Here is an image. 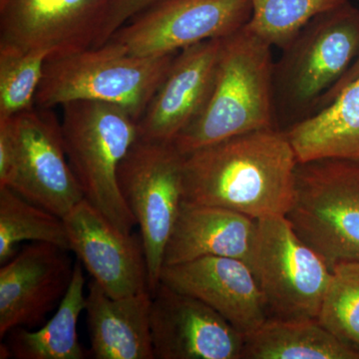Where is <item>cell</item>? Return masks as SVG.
<instances>
[{
	"label": "cell",
	"instance_id": "cell-8",
	"mask_svg": "<svg viewBox=\"0 0 359 359\" xmlns=\"http://www.w3.org/2000/svg\"><path fill=\"white\" fill-rule=\"evenodd\" d=\"M252 269L263 292L269 318H318L332 269L299 237L287 217L257 219Z\"/></svg>",
	"mask_w": 359,
	"mask_h": 359
},
{
	"label": "cell",
	"instance_id": "cell-11",
	"mask_svg": "<svg viewBox=\"0 0 359 359\" xmlns=\"http://www.w3.org/2000/svg\"><path fill=\"white\" fill-rule=\"evenodd\" d=\"M110 0H0V44L62 56L95 43Z\"/></svg>",
	"mask_w": 359,
	"mask_h": 359
},
{
	"label": "cell",
	"instance_id": "cell-20",
	"mask_svg": "<svg viewBox=\"0 0 359 359\" xmlns=\"http://www.w3.org/2000/svg\"><path fill=\"white\" fill-rule=\"evenodd\" d=\"M83 266L77 259L67 292L59 302L57 311L39 330L16 328L2 344L0 358L85 359L87 353L78 337V320L86 308Z\"/></svg>",
	"mask_w": 359,
	"mask_h": 359
},
{
	"label": "cell",
	"instance_id": "cell-3",
	"mask_svg": "<svg viewBox=\"0 0 359 359\" xmlns=\"http://www.w3.org/2000/svg\"><path fill=\"white\" fill-rule=\"evenodd\" d=\"M273 66V101L278 128L316 112L325 94L359 54V9L351 2L309 21Z\"/></svg>",
	"mask_w": 359,
	"mask_h": 359
},
{
	"label": "cell",
	"instance_id": "cell-4",
	"mask_svg": "<svg viewBox=\"0 0 359 359\" xmlns=\"http://www.w3.org/2000/svg\"><path fill=\"white\" fill-rule=\"evenodd\" d=\"M177 53L137 56L109 40L99 47L49 57L34 106L52 109L72 101H100L119 106L138 122Z\"/></svg>",
	"mask_w": 359,
	"mask_h": 359
},
{
	"label": "cell",
	"instance_id": "cell-15",
	"mask_svg": "<svg viewBox=\"0 0 359 359\" xmlns=\"http://www.w3.org/2000/svg\"><path fill=\"white\" fill-rule=\"evenodd\" d=\"M161 283L205 302L245 337L269 318L257 276L242 259L205 257L165 266Z\"/></svg>",
	"mask_w": 359,
	"mask_h": 359
},
{
	"label": "cell",
	"instance_id": "cell-16",
	"mask_svg": "<svg viewBox=\"0 0 359 359\" xmlns=\"http://www.w3.org/2000/svg\"><path fill=\"white\" fill-rule=\"evenodd\" d=\"M222 39L205 40L177 53L139 119V139L173 143L199 117L214 87Z\"/></svg>",
	"mask_w": 359,
	"mask_h": 359
},
{
	"label": "cell",
	"instance_id": "cell-26",
	"mask_svg": "<svg viewBox=\"0 0 359 359\" xmlns=\"http://www.w3.org/2000/svg\"><path fill=\"white\" fill-rule=\"evenodd\" d=\"M160 0H110L93 47L105 44L125 23Z\"/></svg>",
	"mask_w": 359,
	"mask_h": 359
},
{
	"label": "cell",
	"instance_id": "cell-6",
	"mask_svg": "<svg viewBox=\"0 0 359 359\" xmlns=\"http://www.w3.org/2000/svg\"><path fill=\"white\" fill-rule=\"evenodd\" d=\"M287 218L330 268L359 261V163H299Z\"/></svg>",
	"mask_w": 359,
	"mask_h": 359
},
{
	"label": "cell",
	"instance_id": "cell-25",
	"mask_svg": "<svg viewBox=\"0 0 359 359\" xmlns=\"http://www.w3.org/2000/svg\"><path fill=\"white\" fill-rule=\"evenodd\" d=\"M332 269V280L318 320L359 351V261L342 262Z\"/></svg>",
	"mask_w": 359,
	"mask_h": 359
},
{
	"label": "cell",
	"instance_id": "cell-22",
	"mask_svg": "<svg viewBox=\"0 0 359 359\" xmlns=\"http://www.w3.org/2000/svg\"><path fill=\"white\" fill-rule=\"evenodd\" d=\"M25 241L48 243L70 252L65 219L11 188L0 187V264L13 259L18 245Z\"/></svg>",
	"mask_w": 359,
	"mask_h": 359
},
{
	"label": "cell",
	"instance_id": "cell-21",
	"mask_svg": "<svg viewBox=\"0 0 359 359\" xmlns=\"http://www.w3.org/2000/svg\"><path fill=\"white\" fill-rule=\"evenodd\" d=\"M243 359H359V351L323 327L318 318H269L245 337Z\"/></svg>",
	"mask_w": 359,
	"mask_h": 359
},
{
	"label": "cell",
	"instance_id": "cell-19",
	"mask_svg": "<svg viewBox=\"0 0 359 359\" xmlns=\"http://www.w3.org/2000/svg\"><path fill=\"white\" fill-rule=\"evenodd\" d=\"M299 163H359V77L325 107L283 130Z\"/></svg>",
	"mask_w": 359,
	"mask_h": 359
},
{
	"label": "cell",
	"instance_id": "cell-9",
	"mask_svg": "<svg viewBox=\"0 0 359 359\" xmlns=\"http://www.w3.org/2000/svg\"><path fill=\"white\" fill-rule=\"evenodd\" d=\"M250 16V0H160L109 40L133 55L157 57L205 40L224 39L244 27Z\"/></svg>",
	"mask_w": 359,
	"mask_h": 359
},
{
	"label": "cell",
	"instance_id": "cell-10",
	"mask_svg": "<svg viewBox=\"0 0 359 359\" xmlns=\"http://www.w3.org/2000/svg\"><path fill=\"white\" fill-rule=\"evenodd\" d=\"M6 120L15 162L7 188L65 219L83 194L68 161L60 122L52 109L34 107Z\"/></svg>",
	"mask_w": 359,
	"mask_h": 359
},
{
	"label": "cell",
	"instance_id": "cell-12",
	"mask_svg": "<svg viewBox=\"0 0 359 359\" xmlns=\"http://www.w3.org/2000/svg\"><path fill=\"white\" fill-rule=\"evenodd\" d=\"M156 359H243L245 335L205 302L161 283L152 294Z\"/></svg>",
	"mask_w": 359,
	"mask_h": 359
},
{
	"label": "cell",
	"instance_id": "cell-5",
	"mask_svg": "<svg viewBox=\"0 0 359 359\" xmlns=\"http://www.w3.org/2000/svg\"><path fill=\"white\" fill-rule=\"evenodd\" d=\"M68 161L84 199L126 233L137 226L118 183V168L138 140V122L126 110L100 101L61 106Z\"/></svg>",
	"mask_w": 359,
	"mask_h": 359
},
{
	"label": "cell",
	"instance_id": "cell-1",
	"mask_svg": "<svg viewBox=\"0 0 359 359\" xmlns=\"http://www.w3.org/2000/svg\"><path fill=\"white\" fill-rule=\"evenodd\" d=\"M297 155L283 129L238 135L184 157V201L261 219L285 216L295 191Z\"/></svg>",
	"mask_w": 359,
	"mask_h": 359
},
{
	"label": "cell",
	"instance_id": "cell-23",
	"mask_svg": "<svg viewBox=\"0 0 359 359\" xmlns=\"http://www.w3.org/2000/svg\"><path fill=\"white\" fill-rule=\"evenodd\" d=\"M349 0H250L252 16L247 27L283 50L309 21Z\"/></svg>",
	"mask_w": 359,
	"mask_h": 359
},
{
	"label": "cell",
	"instance_id": "cell-28",
	"mask_svg": "<svg viewBox=\"0 0 359 359\" xmlns=\"http://www.w3.org/2000/svg\"><path fill=\"white\" fill-rule=\"evenodd\" d=\"M359 77V54L358 56V58L355 59V61H354V63L353 65H351V67L349 68V70L347 71L346 74H344V76L341 78V79L339 80V82H337V84L334 85V87H332V89L330 90V91L327 92V94H325V97H323V100H321V102L320 104V106H318V110L321 109V108L325 107V106H327L328 104L332 102V100L339 95L340 92L342 91L347 85L351 84V82H353L354 80L358 79Z\"/></svg>",
	"mask_w": 359,
	"mask_h": 359
},
{
	"label": "cell",
	"instance_id": "cell-13",
	"mask_svg": "<svg viewBox=\"0 0 359 359\" xmlns=\"http://www.w3.org/2000/svg\"><path fill=\"white\" fill-rule=\"evenodd\" d=\"M63 219L70 250L106 294L122 297L149 290L141 238L119 230L85 199Z\"/></svg>",
	"mask_w": 359,
	"mask_h": 359
},
{
	"label": "cell",
	"instance_id": "cell-7",
	"mask_svg": "<svg viewBox=\"0 0 359 359\" xmlns=\"http://www.w3.org/2000/svg\"><path fill=\"white\" fill-rule=\"evenodd\" d=\"M184 157L173 143L138 138L118 168L120 191L140 229L151 294L161 283L165 250L184 200Z\"/></svg>",
	"mask_w": 359,
	"mask_h": 359
},
{
	"label": "cell",
	"instance_id": "cell-24",
	"mask_svg": "<svg viewBox=\"0 0 359 359\" xmlns=\"http://www.w3.org/2000/svg\"><path fill=\"white\" fill-rule=\"evenodd\" d=\"M49 57L46 51H25L0 44V118L34 107Z\"/></svg>",
	"mask_w": 359,
	"mask_h": 359
},
{
	"label": "cell",
	"instance_id": "cell-2",
	"mask_svg": "<svg viewBox=\"0 0 359 359\" xmlns=\"http://www.w3.org/2000/svg\"><path fill=\"white\" fill-rule=\"evenodd\" d=\"M245 25L222 39L211 96L199 117L173 142L183 155L238 135L278 128L273 47Z\"/></svg>",
	"mask_w": 359,
	"mask_h": 359
},
{
	"label": "cell",
	"instance_id": "cell-27",
	"mask_svg": "<svg viewBox=\"0 0 359 359\" xmlns=\"http://www.w3.org/2000/svg\"><path fill=\"white\" fill-rule=\"evenodd\" d=\"M15 162V147L6 120L0 119V187L8 186Z\"/></svg>",
	"mask_w": 359,
	"mask_h": 359
},
{
	"label": "cell",
	"instance_id": "cell-14",
	"mask_svg": "<svg viewBox=\"0 0 359 359\" xmlns=\"http://www.w3.org/2000/svg\"><path fill=\"white\" fill-rule=\"evenodd\" d=\"M69 250L48 243L26 245L0 269V337L39 327L72 280Z\"/></svg>",
	"mask_w": 359,
	"mask_h": 359
},
{
	"label": "cell",
	"instance_id": "cell-17",
	"mask_svg": "<svg viewBox=\"0 0 359 359\" xmlns=\"http://www.w3.org/2000/svg\"><path fill=\"white\" fill-rule=\"evenodd\" d=\"M257 238V219L183 200L165 250L164 266L223 257L242 259L252 268Z\"/></svg>",
	"mask_w": 359,
	"mask_h": 359
},
{
	"label": "cell",
	"instance_id": "cell-18",
	"mask_svg": "<svg viewBox=\"0 0 359 359\" xmlns=\"http://www.w3.org/2000/svg\"><path fill=\"white\" fill-rule=\"evenodd\" d=\"M149 290L111 297L92 280L86 295L91 354L96 359H155Z\"/></svg>",
	"mask_w": 359,
	"mask_h": 359
}]
</instances>
